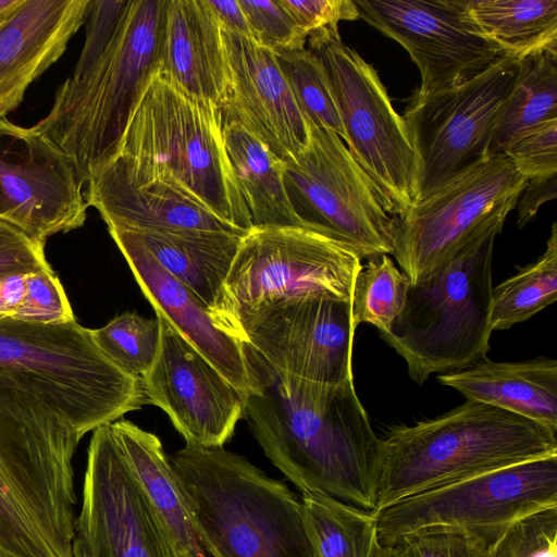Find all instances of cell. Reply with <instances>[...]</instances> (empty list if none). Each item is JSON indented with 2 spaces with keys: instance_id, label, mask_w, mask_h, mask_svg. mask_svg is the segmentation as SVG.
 <instances>
[{
  "instance_id": "cell-13",
  "label": "cell",
  "mask_w": 557,
  "mask_h": 557,
  "mask_svg": "<svg viewBox=\"0 0 557 557\" xmlns=\"http://www.w3.org/2000/svg\"><path fill=\"white\" fill-rule=\"evenodd\" d=\"M557 506V455L476 474L405 498L376 515L381 545L433 525L503 531Z\"/></svg>"
},
{
  "instance_id": "cell-12",
  "label": "cell",
  "mask_w": 557,
  "mask_h": 557,
  "mask_svg": "<svg viewBox=\"0 0 557 557\" xmlns=\"http://www.w3.org/2000/svg\"><path fill=\"white\" fill-rule=\"evenodd\" d=\"M519 61L505 55L463 85L411 98L401 116L416 154L413 203L488 159L497 113Z\"/></svg>"
},
{
  "instance_id": "cell-24",
  "label": "cell",
  "mask_w": 557,
  "mask_h": 557,
  "mask_svg": "<svg viewBox=\"0 0 557 557\" xmlns=\"http://www.w3.org/2000/svg\"><path fill=\"white\" fill-rule=\"evenodd\" d=\"M157 72L188 94L220 108L228 69L221 26L207 0H164Z\"/></svg>"
},
{
  "instance_id": "cell-2",
  "label": "cell",
  "mask_w": 557,
  "mask_h": 557,
  "mask_svg": "<svg viewBox=\"0 0 557 557\" xmlns=\"http://www.w3.org/2000/svg\"><path fill=\"white\" fill-rule=\"evenodd\" d=\"M82 437L36 397L0 387V557H73Z\"/></svg>"
},
{
  "instance_id": "cell-27",
  "label": "cell",
  "mask_w": 557,
  "mask_h": 557,
  "mask_svg": "<svg viewBox=\"0 0 557 557\" xmlns=\"http://www.w3.org/2000/svg\"><path fill=\"white\" fill-rule=\"evenodd\" d=\"M128 231L211 310L242 235L213 231Z\"/></svg>"
},
{
  "instance_id": "cell-48",
  "label": "cell",
  "mask_w": 557,
  "mask_h": 557,
  "mask_svg": "<svg viewBox=\"0 0 557 557\" xmlns=\"http://www.w3.org/2000/svg\"><path fill=\"white\" fill-rule=\"evenodd\" d=\"M375 557H405V556L395 546L381 545Z\"/></svg>"
},
{
  "instance_id": "cell-16",
  "label": "cell",
  "mask_w": 557,
  "mask_h": 557,
  "mask_svg": "<svg viewBox=\"0 0 557 557\" xmlns=\"http://www.w3.org/2000/svg\"><path fill=\"white\" fill-rule=\"evenodd\" d=\"M359 16L400 44L428 96L463 85L506 54L468 21L463 0H354Z\"/></svg>"
},
{
  "instance_id": "cell-21",
  "label": "cell",
  "mask_w": 557,
  "mask_h": 557,
  "mask_svg": "<svg viewBox=\"0 0 557 557\" xmlns=\"http://www.w3.org/2000/svg\"><path fill=\"white\" fill-rule=\"evenodd\" d=\"M84 198L108 228L213 231L246 235L190 196L171 174L116 154L92 173Z\"/></svg>"
},
{
  "instance_id": "cell-23",
  "label": "cell",
  "mask_w": 557,
  "mask_h": 557,
  "mask_svg": "<svg viewBox=\"0 0 557 557\" xmlns=\"http://www.w3.org/2000/svg\"><path fill=\"white\" fill-rule=\"evenodd\" d=\"M90 0H21L0 22V116L64 53L86 22Z\"/></svg>"
},
{
  "instance_id": "cell-34",
  "label": "cell",
  "mask_w": 557,
  "mask_h": 557,
  "mask_svg": "<svg viewBox=\"0 0 557 557\" xmlns=\"http://www.w3.org/2000/svg\"><path fill=\"white\" fill-rule=\"evenodd\" d=\"M99 350L123 372L141 377L152 366L160 346L158 318L124 312L91 330Z\"/></svg>"
},
{
  "instance_id": "cell-42",
  "label": "cell",
  "mask_w": 557,
  "mask_h": 557,
  "mask_svg": "<svg viewBox=\"0 0 557 557\" xmlns=\"http://www.w3.org/2000/svg\"><path fill=\"white\" fill-rule=\"evenodd\" d=\"M307 36L338 29L342 21L360 18L354 0H280Z\"/></svg>"
},
{
  "instance_id": "cell-7",
  "label": "cell",
  "mask_w": 557,
  "mask_h": 557,
  "mask_svg": "<svg viewBox=\"0 0 557 557\" xmlns=\"http://www.w3.org/2000/svg\"><path fill=\"white\" fill-rule=\"evenodd\" d=\"M0 387L36 397L82 436L148 404L141 377L114 366L76 320L0 318Z\"/></svg>"
},
{
  "instance_id": "cell-8",
  "label": "cell",
  "mask_w": 557,
  "mask_h": 557,
  "mask_svg": "<svg viewBox=\"0 0 557 557\" xmlns=\"http://www.w3.org/2000/svg\"><path fill=\"white\" fill-rule=\"evenodd\" d=\"M116 154L171 174L199 203L235 227H253L226 152L220 108L157 70L132 112Z\"/></svg>"
},
{
  "instance_id": "cell-45",
  "label": "cell",
  "mask_w": 557,
  "mask_h": 557,
  "mask_svg": "<svg viewBox=\"0 0 557 557\" xmlns=\"http://www.w3.org/2000/svg\"><path fill=\"white\" fill-rule=\"evenodd\" d=\"M220 24L255 41V35L238 0H207Z\"/></svg>"
},
{
  "instance_id": "cell-11",
  "label": "cell",
  "mask_w": 557,
  "mask_h": 557,
  "mask_svg": "<svg viewBox=\"0 0 557 557\" xmlns=\"http://www.w3.org/2000/svg\"><path fill=\"white\" fill-rule=\"evenodd\" d=\"M307 125L305 149L295 161L284 162L285 185L298 216L361 259L392 255L395 219L373 182L336 133L308 119Z\"/></svg>"
},
{
  "instance_id": "cell-6",
  "label": "cell",
  "mask_w": 557,
  "mask_h": 557,
  "mask_svg": "<svg viewBox=\"0 0 557 557\" xmlns=\"http://www.w3.org/2000/svg\"><path fill=\"white\" fill-rule=\"evenodd\" d=\"M164 0H128L119 28L82 77L66 78L33 127L72 160L81 183L117 152L132 112L157 70Z\"/></svg>"
},
{
  "instance_id": "cell-38",
  "label": "cell",
  "mask_w": 557,
  "mask_h": 557,
  "mask_svg": "<svg viewBox=\"0 0 557 557\" xmlns=\"http://www.w3.org/2000/svg\"><path fill=\"white\" fill-rule=\"evenodd\" d=\"M255 41L276 54L305 49L307 36L280 0H238Z\"/></svg>"
},
{
  "instance_id": "cell-29",
  "label": "cell",
  "mask_w": 557,
  "mask_h": 557,
  "mask_svg": "<svg viewBox=\"0 0 557 557\" xmlns=\"http://www.w3.org/2000/svg\"><path fill=\"white\" fill-rule=\"evenodd\" d=\"M468 21L517 60L557 54V0H463Z\"/></svg>"
},
{
  "instance_id": "cell-39",
  "label": "cell",
  "mask_w": 557,
  "mask_h": 557,
  "mask_svg": "<svg viewBox=\"0 0 557 557\" xmlns=\"http://www.w3.org/2000/svg\"><path fill=\"white\" fill-rule=\"evenodd\" d=\"M16 320L34 323H64L75 320L64 288L53 270L26 275V294Z\"/></svg>"
},
{
  "instance_id": "cell-44",
  "label": "cell",
  "mask_w": 557,
  "mask_h": 557,
  "mask_svg": "<svg viewBox=\"0 0 557 557\" xmlns=\"http://www.w3.org/2000/svg\"><path fill=\"white\" fill-rule=\"evenodd\" d=\"M557 174L527 180V183L518 198L519 228L524 227L536 215L539 209L547 201L554 200L557 196Z\"/></svg>"
},
{
  "instance_id": "cell-18",
  "label": "cell",
  "mask_w": 557,
  "mask_h": 557,
  "mask_svg": "<svg viewBox=\"0 0 557 557\" xmlns=\"http://www.w3.org/2000/svg\"><path fill=\"white\" fill-rule=\"evenodd\" d=\"M73 557H174L111 423L96 428L89 442Z\"/></svg>"
},
{
  "instance_id": "cell-46",
  "label": "cell",
  "mask_w": 557,
  "mask_h": 557,
  "mask_svg": "<svg viewBox=\"0 0 557 557\" xmlns=\"http://www.w3.org/2000/svg\"><path fill=\"white\" fill-rule=\"evenodd\" d=\"M26 275H11L0 278V318L13 317L26 294Z\"/></svg>"
},
{
  "instance_id": "cell-1",
  "label": "cell",
  "mask_w": 557,
  "mask_h": 557,
  "mask_svg": "<svg viewBox=\"0 0 557 557\" xmlns=\"http://www.w3.org/2000/svg\"><path fill=\"white\" fill-rule=\"evenodd\" d=\"M244 346L252 388L243 419L267 458L301 493L373 511L381 437L354 383L331 386L280 374Z\"/></svg>"
},
{
  "instance_id": "cell-15",
  "label": "cell",
  "mask_w": 557,
  "mask_h": 557,
  "mask_svg": "<svg viewBox=\"0 0 557 557\" xmlns=\"http://www.w3.org/2000/svg\"><path fill=\"white\" fill-rule=\"evenodd\" d=\"M525 183L506 156L488 158L394 218L392 255L410 284L441 268Z\"/></svg>"
},
{
  "instance_id": "cell-28",
  "label": "cell",
  "mask_w": 557,
  "mask_h": 557,
  "mask_svg": "<svg viewBox=\"0 0 557 557\" xmlns=\"http://www.w3.org/2000/svg\"><path fill=\"white\" fill-rule=\"evenodd\" d=\"M223 133L252 226H306L289 198L284 161L237 123L223 124Z\"/></svg>"
},
{
  "instance_id": "cell-9",
  "label": "cell",
  "mask_w": 557,
  "mask_h": 557,
  "mask_svg": "<svg viewBox=\"0 0 557 557\" xmlns=\"http://www.w3.org/2000/svg\"><path fill=\"white\" fill-rule=\"evenodd\" d=\"M361 260L348 245L309 226L252 227L240 239L211 317L228 333L240 317L277 300L310 294L351 299Z\"/></svg>"
},
{
  "instance_id": "cell-22",
  "label": "cell",
  "mask_w": 557,
  "mask_h": 557,
  "mask_svg": "<svg viewBox=\"0 0 557 557\" xmlns=\"http://www.w3.org/2000/svg\"><path fill=\"white\" fill-rule=\"evenodd\" d=\"M108 231L156 314L164 318L228 382L248 395L252 380L244 344L219 327L210 309L128 230L110 227Z\"/></svg>"
},
{
  "instance_id": "cell-26",
  "label": "cell",
  "mask_w": 557,
  "mask_h": 557,
  "mask_svg": "<svg viewBox=\"0 0 557 557\" xmlns=\"http://www.w3.org/2000/svg\"><path fill=\"white\" fill-rule=\"evenodd\" d=\"M466 399L536 422L557 434V361L547 357L516 362L488 358L437 377Z\"/></svg>"
},
{
  "instance_id": "cell-43",
  "label": "cell",
  "mask_w": 557,
  "mask_h": 557,
  "mask_svg": "<svg viewBox=\"0 0 557 557\" xmlns=\"http://www.w3.org/2000/svg\"><path fill=\"white\" fill-rule=\"evenodd\" d=\"M45 270H52L45 256V245L0 222V278Z\"/></svg>"
},
{
  "instance_id": "cell-30",
  "label": "cell",
  "mask_w": 557,
  "mask_h": 557,
  "mask_svg": "<svg viewBox=\"0 0 557 557\" xmlns=\"http://www.w3.org/2000/svg\"><path fill=\"white\" fill-rule=\"evenodd\" d=\"M553 120H557V54L523 58L498 110L487 158L505 156L521 137Z\"/></svg>"
},
{
  "instance_id": "cell-36",
  "label": "cell",
  "mask_w": 557,
  "mask_h": 557,
  "mask_svg": "<svg viewBox=\"0 0 557 557\" xmlns=\"http://www.w3.org/2000/svg\"><path fill=\"white\" fill-rule=\"evenodd\" d=\"M503 531L433 525L403 534L384 546L397 547L405 557H486Z\"/></svg>"
},
{
  "instance_id": "cell-31",
  "label": "cell",
  "mask_w": 557,
  "mask_h": 557,
  "mask_svg": "<svg viewBox=\"0 0 557 557\" xmlns=\"http://www.w3.org/2000/svg\"><path fill=\"white\" fill-rule=\"evenodd\" d=\"M306 525L319 557H375L376 515L320 492L301 493Z\"/></svg>"
},
{
  "instance_id": "cell-41",
  "label": "cell",
  "mask_w": 557,
  "mask_h": 557,
  "mask_svg": "<svg viewBox=\"0 0 557 557\" xmlns=\"http://www.w3.org/2000/svg\"><path fill=\"white\" fill-rule=\"evenodd\" d=\"M128 0H90L86 39L71 77L84 76L112 41Z\"/></svg>"
},
{
  "instance_id": "cell-49",
  "label": "cell",
  "mask_w": 557,
  "mask_h": 557,
  "mask_svg": "<svg viewBox=\"0 0 557 557\" xmlns=\"http://www.w3.org/2000/svg\"><path fill=\"white\" fill-rule=\"evenodd\" d=\"M2 22V21H1Z\"/></svg>"
},
{
  "instance_id": "cell-37",
  "label": "cell",
  "mask_w": 557,
  "mask_h": 557,
  "mask_svg": "<svg viewBox=\"0 0 557 557\" xmlns=\"http://www.w3.org/2000/svg\"><path fill=\"white\" fill-rule=\"evenodd\" d=\"M486 557H557V506L508 525L493 541Z\"/></svg>"
},
{
  "instance_id": "cell-3",
  "label": "cell",
  "mask_w": 557,
  "mask_h": 557,
  "mask_svg": "<svg viewBox=\"0 0 557 557\" xmlns=\"http://www.w3.org/2000/svg\"><path fill=\"white\" fill-rule=\"evenodd\" d=\"M557 455V434L534 421L468 400L381 438L373 513L476 474Z\"/></svg>"
},
{
  "instance_id": "cell-10",
  "label": "cell",
  "mask_w": 557,
  "mask_h": 557,
  "mask_svg": "<svg viewBox=\"0 0 557 557\" xmlns=\"http://www.w3.org/2000/svg\"><path fill=\"white\" fill-rule=\"evenodd\" d=\"M307 40L326 71L348 150L373 182L386 211L401 216L413 203L416 181V154L403 116L376 70L343 42L338 29Z\"/></svg>"
},
{
  "instance_id": "cell-40",
  "label": "cell",
  "mask_w": 557,
  "mask_h": 557,
  "mask_svg": "<svg viewBox=\"0 0 557 557\" xmlns=\"http://www.w3.org/2000/svg\"><path fill=\"white\" fill-rule=\"evenodd\" d=\"M505 156L525 180L557 174V120L525 134Z\"/></svg>"
},
{
  "instance_id": "cell-5",
  "label": "cell",
  "mask_w": 557,
  "mask_h": 557,
  "mask_svg": "<svg viewBox=\"0 0 557 557\" xmlns=\"http://www.w3.org/2000/svg\"><path fill=\"white\" fill-rule=\"evenodd\" d=\"M517 201L499 207L433 274L409 284L401 312L381 335L417 384L487 358L494 244Z\"/></svg>"
},
{
  "instance_id": "cell-19",
  "label": "cell",
  "mask_w": 557,
  "mask_h": 557,
  "mask_svg": "<svg viewBox=\"0 0 557 557\" xmlns=\"http://www.w3.org/2000/svg\"><path fill=\"white\" fill-rule=\"evenodd\" d=\"M151 368L141 376L148 404L163 410L186 444L223 447L244 418L246 395L164 318Z\"/></svg>"
},
{
  "instance_id": "cell-14",
  "label": "cell",
  "mask_w": 557,
  "mask_h": 557,
  "mask_svg": "<svg viewBox=\"0 0 557 557\" xmlns=\"http://www.w3.org/2000/svg\"><path fill=\"white\" fill-rule=\"evenodd\" d=\"M355 331L351 299L310 294L249 312L228 334L280 374L336 386L352 382Z\"/></svg>"
},
{
  "instance_id": "cell-32",
  "label": "cell",
  "mask_w": 557,
  "mask_h": 557,
  "mask_svg": "<svg viewBox=\"0 0 557 557\" xmlns=\"http://www.w3.org/2000/svg\"><path fill=\"white\" fill-rule=\"evenodd\" d=\"M557 299V226L553 224L546 249L533 263L492 288L490 324L507 330L529 320Z\"/></svg>"
},
{
  "instance_id": "cell-4",
  "label": "cell",
  "mask_w": 557,
  "mask_h": 557,
  "mask_svg": "<svg viewBox=\"0 0 557 557\" xmlns=\"http://www.w3.org/2000/svg\"><path fill=\"white\" fill-rule=\"evenodd\" d=\"M209 557H319L301 496L224 447L170 457Z\"/></svg>"
},
{
  "instance_id": "cell-33",
  "label": "cell",
  "mask_w": 557,
  "mask_h": 557,
  "mask_svg": "<svg viewBox=\"0 0 557 557\" xmlns=\"http://www.w3.org/2000/svg\"><path fill=\"white\" fill-rule=\"evenodd\" d=\"M367 260L354 282L352 324L357 329L360 323H369L385 335L405 306L410 282L387 255Z\"/></svg>"
},
{
  "instance_id": "cell-25",
  "label": "cell",
  "mask_w": 557,
  "mask_h": 557,
  "mask_svg": "<svg viewBox=\"0 0 557 557\" xmlns=\"http://www.w3.org/2000/svg\"><path fill=\"white\" fill-rule=\"evenodd\" d=\"M115 440L174 557H209L161 440L128 420L111 423Z\"/></svg>"
},
{
  "instance_id": "cell-47",
  "label": "cell",
  "mask_w": 557,
  "mask_h": 557,
  "mask_svg": "<svg viewBox=\"0 0 557 557\" xmlns=\"http://www.w3.org/2000/svg\"><path fill=\"white\" fill-rule=\"evenodd\" d=\"M21 0H0V22L3 21Z\"/></svg>"
},
{
  "instance_id": "cell-20",
  "label": "cell",
  "mask_w": 557,
  "mask_h": 557,
  "mask_svg": "<svg viewBox=\"0 0 557 557\" xmlns=\"http://www.w3.org/2000/svg\"><path fill=\"white\" fill-rule=\"evenodd\" d=\"M220 26L228 69L223 124L242 125L281 160L295 161L308 143L307 119L276 53Z\"/></svg>"
},
{
  "instance_id": "cell-17",
  "label": "cell",
  "mask_w": 557,
  "mask_h": 557,
  "mask_svg": "<svg viewBox=\"0 0 557 557\" xmlns=\"http://www.w3.org/2000/svg\"><path fill=\"white\" fill-rule=\"evenodd\" d=\"M83 186L62 149L33 126L0 116V222L45 245L84 225Z\"/></svg>"
},
{
  "instance_id": "cell-35",
  "label": "cell",
  "mask_w": 557,
  "mask_h": 557,
  "mask_svg": "<svg viewBox=\"0 0 557 557\" xmlns=\"http://www.w3.org/2000/svg\"><path fill=\"white\" fill-rule=\"evenodd\" d=\"M276 55L304 115L317 126L336 133L345 143L344 127L321 59L306 48Z\"/></svg>"
}]
</instances>
